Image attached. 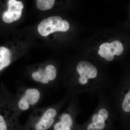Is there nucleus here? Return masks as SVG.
Returning a JSON list of instances; mask_svg holds the SVG:
<instances>
[{
    "label": "nucleus",
    "mask_w": 130,
    "mask_h": 130,
    "mask_svg": "<svg viewBox=\"0 0 130 130\" xmlns=\"http://www.w3.org/2000/svg\"><path fill=\"white\" fill-rule=\"evenodd\" d=\"M124 50L121 42L115 40L111 43H104L101 44L98 53L107 61H111L113 60L115 55L120 56L123 53Z\"/></svg>",
    "instance_id": "obj_9"
},
{
    "label": "nucleus",
    "mask_w": 130,
    "mask_h": 130,
    "mask_svg": "<svg viewBox=\"0 0 130 130\" xmlns=\"http://www.w3.org/2000/svg\"><path fill=\"white\" fill-rule=\"evenodd\" d=\"M19 117L12 103H0V130H10L15 128L18 124Z\"/></svg>",
    "instance_id": "obj_7"
},
{
    "label": "nucleus",
    "mask_w": 130,
    "mask_h": 130,
    "mask_svg": "<svg viewBox=\"0 0 130 130\" xmlns=\"http://www.w3.org/2000/svg\"><path fill=\"white\" fill-rule=\"evenodd\" d=\"M63 86L70 96L86 93L93 97L107 91L111 84L100 68L89 61L82 60L77 63L71 76L63 82Z\"/></svg>",
    "instance_id": "obj_1"
},
{
    "label": "nucleus",
    "mask_w": 130,
    "mask_h": 130,
    "mask_svg": "<svg viewBox=\"0 0 130 130\" xmlns=\"http://www.w3.org/2000/svg\"><path fill=\"white\" fill-rule=\"evenodd\" d=\"M8 10L3 14V21L6 23L10 24L20 19L24 8L22 2L15 0H9L8 2Z\"/></svg>",
    "instance_id": "obj_10"
},
{
    "label": "nucleus",
    "mask_w": 130,
    "mask_h": 130,
    "mask_svg": "<svg viewBox=\"0 0 130 130\" xmlns=\"http://www.w3.org/2000/svg\"><path fill=\"white\" fill-rule=\"evenodd\" d=\"M57 70L53 65H47L44 67H39L31 73V77L34 81L43 85L50 86L56 80Z\"/></svg>",
    "instance_id": "obj_8"
},
{
    "label": "nucleus",
    "mask_w": 130,
    "mask_h": 130,
    "mask_svg": "<svg viewBox=\"0 0 130 130\" xmlns=\"http://www.w3.org/2000/svg\"><path fill=\"white\" fill-rule=\"evenodd\" d=\"M70 96L67 94L57 103L44 107L35 108L28 118L27 127L29 130H47L53 126L61 109L68 102Z\"/></svg>",
    "instance_id": "obj_2"
},
{
    "label": "nucleus",
    "mask_w": 130,
    "mask_h": 130,
    "mask_svg": "<svg viewBox=\"0 0 130 130\" xmlns=\"http://www.w3.org/2000/svg\"><path fill=\"white\" fill-rule=\"evenodd\" d=\"M11 63V53L7 48L0 47V71L8 66Z\"/></svg>",
    "instance_id": "obj_11"
},
{
    "label": "nucleus",
    "mask_w": 130,
    "mask_h": 130,
    "mask_svg": "<svg viewBox=\"0 0 130 130\" xmlns=\"http://www.w3.org/2000/svg\"><path fill=\"white\" fill-rule=\"evenodd\" d=\"M99 99L95 110L84 127L86 130H106L111 127L115 118L114 111L107 91L97 95Z\"/></svg>",
    "instance_id": "obj_3"
},
{
    "label": "nucleus",
    "mask_w": 130,
    "mask_h": 130,
    "mask_svg": "<svg viewBox=\"0 0 130 130\" xmlns=\"http://www.w3.org/2000/svg\"><path fill=\"white\" fill-rule=\"evenodd\" d=\"M121 109L125 113H130V89L125 94L121 100Z\"/></svg>",
    "instance_id": "obj_12"
},
{
    "label": "nucleus",
    "mask_w": 130,
    "mask_h": 130,
    "mask_svg": "<svg viewBox=\"0 0 130 130\" xmlns=\"http://www.w3.org/2000/svg\"><path fill=\"white\" fill-rule=\"evenodd\" d=\"M68 105L60 113L53 125L54 130H73L76 125L77 116L81 111L78 96H70Z\"/></svg>",
    "instance_id": "obj_5"
},
{
    "label": "nucleus",
    "mask_w": 130,
    "mask_h": 130,
    "mask_svg": "<svg viewBox=\"0 0 130 130\" xmlns=\"http://www.w3.org/2000/svg\"><path fill=\"white\" fill-rule=\"evenodd\" d=\"M54 0H37L36 1L37 7L41 11H46L51 9L54 5Z\"/></svg>",
    "instance_id": "obj_13"
},
{
    "label": "nucleus",
    "mask_w": 130,
    "mask_h": 130,
    "mask_svg": "<svg viewBox=\"0 0 130 130\" xmlns=\"http://www.w3.org/2000/svg\"><path fill=\"white\" fill-rule=\"evenodd\" d=\"M70 28L68 21L59 16H51L44 19L39 24L37 30L40 35L46 37L56 32H66Z\"/></svg>",
    "instance_id": "obj_6"
},
{
    "label": "nucleus",
    "mask_w": 130,
    "mask_h": 130,
    "mask_svg": "<svg viewBox=\"0 0 130 130\" xmlns=\"http://www.w3.org/2000/svg\"><path fill=\"white\" fill-rule=\"evenodd\" d=\"M43 95L42 91L40 88H21L18 90L12 105L20 116L23 112L35 108L41 101Z\"/></svg>",
    "instance_id": "obj_4"
}]
</instances>
